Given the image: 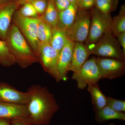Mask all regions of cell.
I'll return each instance as SVG.
<instances>
[{
    "instance_id": "cell-1",
    "label": "cell",
    "mask_w": 125,
    "mask_h": 125,
    "mask_svg": "<svg viewBox=\"0 0 125 125\" xmlns=\"http://www.w3.org/2000/svg\"><path fill=\"white\" fill-rule=\"evenodd\" d=\"M27 92L30 94L27 108L32 125H49L59 109L54 94L39 84L32 85Z\"/></svg>"
},
{
    "instance_id": "cell-2",
    "label": "cell",
    "mask_w": 125,
    "mask_h": 125,
    "mask_svg": "<svg viewBox=\"0 0 125 125\" xmlns=\"http://www.w3.org/2000/svg\"><path fill=\"white\" fill-rule=\"evenodd\" d=\"M16 62L21 68H27L39 62L37 57L18 27L12 23L5 40Z\"/></svg>"
},
{
    "instance_id": "cell-3",
    "label": "cell",
    "mask_w": 125,
    "mask_h": 125,
    "mask_svg": "<svg viewBox=\"0 0 125 125\" xmlns=\"http://www.w3.org/2000/svg\"><path fill=\"white\" fill-rule=\"evenodd\" d=\"M87 48L90 55L125 61L123 49L110 30L106 32L97 42Z\"/></svg>"
},
{
    "instance_id": "cell-4",
    "label": "cell",
    "mask_w": 125,
    "mask_h": 125,
    "mask_svg": "<svg viewBox=\"0 0 125 125\" xmlns=\"http://www.w3.org/2000/svg\"><path fill=\"white\" fill-rule=\"evenodd\" d=\"M40 16L37 18H25L16 11L13 23L18 27L38 59L40 45L37 37L38 27Z\"/></svg>"
},
{
    "instance_id": "cell-5",
    "label": "cell",
    "mask_w": 125,
    "mask_h": 125,
    "mask_svg": "<svg viewBox=\"0 0 125 125\" xmlns=\"http://www.w3.org/2000/svg\"><path fill=\"white\" fill-rule=\"evenodd\" d=\"M112 20L110 14H105L96 7L93 8L89 34L85 42L87 47L97 42L106 32L111 31Z\"/></svg>"
},
{
    "instance_id": "cell-6",
    "label": "cell",
    "mask_w": 125,
    "mask_h": 125,
    "mask_svg": "<svg viewBox=\"0 0 125 125\" xmlns=\"http://www.w3.org/2000/svg\"><path fill=\"white\" fill-rule=\"evenodd\" d=\"M91 22V13L78 9L74 21L66 31L68 38L74 42H85L89 34Z\"/></svg>"
},
{
    "instance_id": "cell-7",
    "label": "cell",
    "mask_w": 125,
    "mask_h": 125,
    "mask_svg": "<svg viewBox=\"0 0 125 125\" xmlns=\"http://www.w3.org/2000/svg\"><path fill=\"white\" fill-rule=\"evenodd\" d=\"M72 78L80 89H83L89 84L98 83L101 78L95 57L87 60L78 71L74 72Z\"/></svg>"
},
{
    "instance_id": "cell-8",
    "label": "cell",
    "mask_w": 125,
    "mask_h": 125,
    "mask_svg": "<svg viewBox=\"0 0 125 125\" xmlns=\"http://www.w3.org/2000/svg\"><path fill=\"white\" fill-rule=\"evenodd\" d=\"M101 79H113L125 74V61L105 57H95Z\"/></svg>"
},
{
    "instance_id": "cell-9",
    "label": "cell",
    "mask_w": 125,
    "mask_h": 125,
    "mask_svg": "<svg viewBox=\"0 0 125 125\" xmlns=\"http://www.w3.org/2000/svg\"><path fill=\"white\" fill-rule=\"evenodd\" d=\"M59 53L49 43L40 45L39 62L46 72L55 78H57V66Z\"/></svg>"
},
{
    "instance_id": "cell-10",
    "label": "cell",
    "mask_w": 125,
    "mask_h": 125,
    "mask_svg": "<svg viewBox=\"0 0 125 125\" xmlns=\"http://www.w3.org/2000/svg\"><path fill=\"white\" fill-rule=\"evenodd\" d=\"M19 7L18 0L0 4V39L5 40L14 14Z\"/></svg>"
},
{
    "instance_id": "cell-11",
    "label": "cell",
    "mask_w": 125,
    "mask_h": 125,
    "mask_svg": "<svg viewBox=\"0 0 125 125\" xmlns=\"http://www.w3.org/2000/svg\"><path fill=\"white\" fill-rule=\"evenodd\" d=\"M30 99L28 92H20L7 83L0 82V102L27 105Z\"/></svg>"
},
{
    "instance_id": "cell-12",
    "label": "cell",
    "mask_w": 125,
    "mask_h": 125,
    "mask_svg": "<svg viewBox=\"0 0 125 125\" xmlns=\"http://www.w3.org/2000/svg\"><path fill=\"white\" fill-rule=\"evenodd\" d=\"M75 43L68 38L64 46L60 52L57 64V82L65 81L68 79V68L71 62Z\"/></svg>"
},
{
    "instance_id": "cell-13",
    "label": "cell",
    "mask_w": 125,
    "mask_h": 125,
    "mask_svg": "<svg viewBox=\"0 0 125 125\" xmlns=\"http://www.w3.org/2000/svg\"><path fill=\"white\" fill-rule=\"evenodd\" d=\"M0 117L31 120L27 105L4 102H0Z\"/></svg>"
},
{
    "instance_id": "cell-14",
    "label": "cell",
    "mask_w": 125,
    "mask_h": 125,
    "mask_svg": "<svg viewBox=\"0 0 125 125\" xmlns=\"http://www.w3.org/2000/svg\"><path fill=\"white\" fill-rule=\"evenodd\" d=\"M90 55L89 51L85 45L83 43L75 42L68 71L75 72L78 71Z\"/></svg>"
},
{
    "instance_id": "cell-15",
    "label": "cell",
    "mask_w": 125,
    "mask_h": 125,
    "mask_svg": "<svg viewBox=\"0 0 125 125\" xmlns=\"http://www.w3.org/2000/svg\"><path fill=\"white\" fill-rule=\"evenodd\" d=\"M78 9L76 3H71L67 9L58 12L59 23L57 26L67 31L74 21Z\"/></svg>"
},
{
    "instance_id": "cell-16",
    "label": "cell",
    "mask_w": 125,
    "mask_h": 125,
    "mask_svg": "<svg viewBox=\"0 0 125 125\" xmlns=\"http://www.w3.org/2000/svg\"><path fill=\"white\" fill-rule=\"evenodd\" d=\"M96 121L102 123L109 120H125V114L124 112L116 111L107 106L102 109H97L94 108Z\"/></svg>"
},
{
    "instance_id": "cell-17",
    "label": "cell",
    "mask_w": 125,
    "mask_h": 125,
    "mask_svg": "<svg viewBox=\"0 0 125 125\" xmlns=\"http://www.w3.org/2000/svg\"><path fill=\"white\" fill-rule=\"evenodd\" d=\"M87 86V90L92 97L94 108L100 109L106 106L107 97L101 91L98 83L89 84Z\"/></svg>"
},
{
    "instance_id": "cell-18",
    "label": "cell",
    "mask_w": 125,
    "mask_h": 125,
    "mask_svg": "<svg viewBox=\"0 0 125 125\" xmlns=\"http://www.w3.org/2000/svg\"><path fill=\"white\" fill-rule=\"evenodd\" d=\"M68 38L66 31L57 26L52 28V36L49 44L60 53Z\"/></svg>"
},
{
    "instance_id": "cell-19",
    "label": "cell",
    "mask_w": 125,
    "mask_h": 125,
    "mask_svg": "<svg viewBox=\"0 0 125 125\" xmlns=\"http://www.w3.org/2000/svg\"><path fill=\"white\" fill-rule=\"evenodd\" d=\"M41 16L43 20L52 28L58 25L59 16L54 4V0H48L46 9L43 14Z\"/></svg>"
},
{
    "instance_id": "cell-20",
    "label": "cell",
    "mask_w": 125,
    "mask_h": 125,
    "mask_svg": "<svg viewBox=\"0 0 125 125\" xmlns=\"http://www.w3.org/2000/svg\"><path fill=\"white\" fill-rule=\"evenodd\" d=\"M111 31L116 37L118 34L125 32V5L121 7L119 14L113 19Z\"/></svg>"
},
{
    "instance_id": "cell-21",
    "label": "cell",
    "mask_w": 125,
    "mask_h": 125,
    "mask_svg": "<svg viewBox=\"0 0 125 125\" xmlns=\"http://www.w3.org/2000/svg\"><path fill=\"white\" fill-rule=\"evenodd\" d=\"M52 28L45 22L40 16L38 27L37 37L40 45L49 43L52 36Z\"/></svg>"
},
{
    "instance_id": "cell-22",
    "label": "cell",
    "mask_w": 125,
    "mask_h": 125,
    "mask_svg": "<svg viewBox=\"0 0 125 125\" xmlns=\"http://www.w3.org/2000/svg\"><path fill=\"white\" fill-rule=\"evenodd\" d=\"M16 64L5 40L0 39V64L9 67Z\"/></svg>"
},
{
    "instance_id": "cell-23",
    "label": "cell",
    "mask_w": 125,
    "mask_h": 125,
    "mask_svg": "<svg viewBox=\"0 0 125 125\" xmlns=\"http://www.w3.org/2000/svg\"><path fill=\"white\" fill-rule=\"evenodd\" d=\"M118 2V0H96L94 5L103 13L108 14L116 10Z\"/></svg>"
},
{
    "instance_id": "cell-24",
    "label": "cell",
    "mask_w": 125,
    "mask_h": 125,
    "mask_svg": "<svg viewBox=\"0 0 125 125\" xmlns=\"http://www.w3.org/2000/svg\"><path fill=\"white\" fill-rule=\"evenodd\" d=\"M16 11L20 15L25 18H37L40 16L32 5L29 2L21 6Z\"/></svg>"
},
{
    "instance_id": "cell-25",
    "label": "cell",
    "mask_w": 125,
    "mask_h": 125,
    "mask_svg": "<svg viewBox=\"0 0 125 125\" xmlns=\"http://www.w3.org/2000/svg\"><path fill=\"white\" fill-rule=\"evenodd\" d=\"M107 106L116 111L121 112H125V101L107 97Z\"/></svg>"
},
{
    "instance_id": "cell-26",
    "label": "cell",
    "mask_w": 125,
    "mask_h": 125,
    "mask_svg": "<svg viewBox=\"0 0 125 125\" xmlns=\"http://www.w3.org/2000/svg\"><path fill=\"white\" fill-rule=\"evenodd\" d=\"M32 5L39 15L41 16L44 13L47 6L48 0H36L30 2Z\"/></svg>"
},
{
    "instance_id": "cell-27",
    "label": "cell",
    "mask_w": 125,
    "mask_h": 125,
    "mask_svg": "<svg viewBox=\"0 0 125 125\" xmlns=\"http://www.w3.org/2000/svg\"><path fill=\"white\" fill-rule=\"evenodd\" d=\"M96 0H76V3L79 9L87 10L94 5Z\"/></svg>"
},
{
    "instance_id": "cell-28",
    "label": "cell",
    "mask_w": 125,
    "mask_h": 125,
    "mask_svg": "<svg viewBox=\"0 0 125 125\" xmlns=\"http://www.w3.org/2000/svg\"><path fill=\"white\" fill-rule=\"evenodd\" d=\"M54 4L58 12L67 9L71 3L68 0H54Z\"/></svg>"
},
{
    "instance_id": "cell-29",
    "label": "cell",
    "mask_w": 125,
    "mask_h": 125,
    "mask_svg": "<svg viewBox=\"0 0 125 125\" xmlns=\"http://www.w3.org/2000/svg\"><path fill=\"white\" fill-rule=\"evenodd\" d=\"M10 125H32V123L31 120L14 119L11 120Z\"/></svg>"
},
{
    "instance_id": "cell-30",
    "label": "cell",
    "mask_w": 125,
    "mask_h": 125,
    "mask_svg": "<svg viewBox=\"0 0 125 125\" xmlns=\"http://www.w3.org/2000/svg\"><path fill=\"white\" fill-rule=\"evenodd\" d=\"M117 42L122 47L124 53L125 54V32L118 34L116 36Z\"/></svg>"
},
{
    "instance_id": "cell-31",
    "label": "cell",
    "mask_w": 125,
    "mask_h": 125,
    "mask_svg": "<svg viewBox=\"0 0 125 125\" xmlns=\"http://www.w3.org/2000/svg\"><path fill=\"white\" fill-rule=\"evenodd\" d=\"M11 120L0 117V125H10Z\"/></svg>"
},
{
    "instance_id": "cell-32",
    "label": "cell",
    "mask_w": 125,
    "mask_h": 125,
    "mask_svg": "<svg viewBox=\"0 0 125 125\" xmlns=\"http://www.w3.org/2000/svg\"><path fill=\"white\" fill-rule=\"evenodd\" d=\"M34 0H18V2L19 5L20 6L23 5L25 3H29Z\"/></svg>"
},
{
    "instance_id": "cell-33",
    "label": "cell",
    "mask_w": 125,
    "mask_h": 125,
    "mask_svg": "<svg viewBox=\"0 0 125 125\" xmlns=\"http://www.w3.org/2000/svg\"><path fill=\"white\" fill-rule=\"evenodd\" d=\"M11 0H0V4H4L9 1Z\"/></svg>"
},
{
    "instance_id": "cell-34",
    "label": "cell",
    "mask_w": 125,
    "mask_h": 125,
    "mask_svg": "<svg viewBox=\"0 0 125 125\" xmlns=\"http://www.w3.org/2000/svg\"><path fill=\"white\" fill-rule=\"evenodd\" d=\"M71 3H76V0H68Z\"/></svg>"
},
{
    "instance_id": "cell-35",
    "label": "cell",
    "mask_w": 125,
    "mask_h": 125,
    "mask_svg": "<svg viewBox=\"0 0 125 125\" xmlns=\"http://www.w3.org/2000/svg\"><path fill=\"white\" fill-rule=\"evenodd\" d=\"M114 125V124H110V125Z\"/></svg>"
}]
</instances>
